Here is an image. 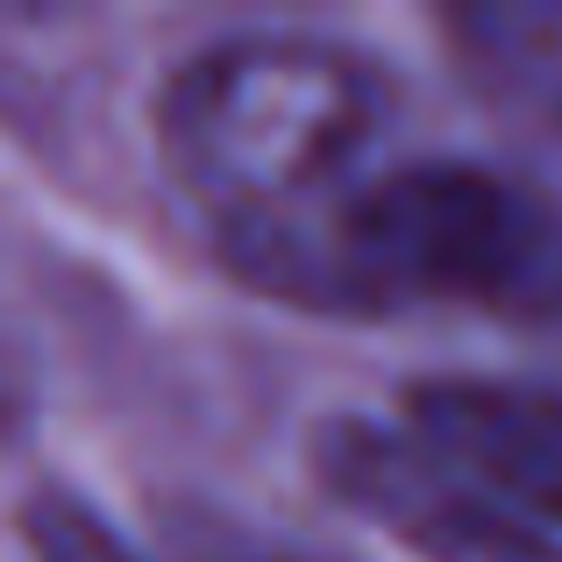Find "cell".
I'll use <instances>...</instances> for the list:
<instances>
[{"label":"cell","instance_id":"6da1fadb","mask_svg":"<svg viewBox=\"0 0 562 562\" xmlns=\"http://www.w3.org/2000/svg\"><path fill=\"white\" fill-rule=\"evenodd\" d=\"M271 300L321 314L470 306L562 321V206L484 165H398L357 179L292 235L228 257Z\"/></svg>","mask_w":562,"mask_h":562},{"label":"cell","instance_id":"7a4b0ae2","mask_svg":"<svg viewBox=\"0 0 562 562\" xmlns=\"http://www.w3.org/2000/svg\"><path fill=\"white\" fill-rule=\"evenodd\" d=\"M384 122L392 86L371 57L314 36H243L200 50L165 86L157 136L221 249L243 257L342 200Z\"/></svg>","mask_w":562,"mask_h":562},{"label":"cell","instance_id":"3957f363","mask_svg":"<svg viewBox=\"0 0 562 562\" xmlns=\"http://www.w3.org/2000/svg\"><path fill=\"white\" fill-rule=\"evenodd\" d=\"M321 477L363 513L392 527L427 562H562V541L527 513L498 506L492 492L463 484L449 463L378 427H328L321 435Z\"/></svg>","mask_w":562,"mask_h":562},{"label":"cell","instance_id":"277c9868","mask_svg":"<svg viewBox=\"0 0 562 562\" xmlns=\"http://www.w3.org/2000/svg\"><path fill=\"white\" fill-rule=\"evenodd\" d=\"M420 449L513 513L562 520V392L520 378H427L406 398Z\"/></svg>","mask_w":562,"mask_h":562},{"label":"cell","instance_id":"5b68a950","mask_svg":"<svg viewBox=\"0 0 562 562\" xmlns=\"http://www.w3.org/2000/svg\"><path fill=\"white\" fill-rule=\"evenodd\" d=\"M22 535H29V555L36 562H143L86 498H71V492H36L29 498Z\"/></svg>","mask_w":562,"mask_h":562},{"label":"cell","instance_id":"8992f818","mask_svg":"<svg viewBox=\"0 0 562 562\" xmlns=\"http://www.w3.org/2000/svg\"><path fill=\"white\" fill-rule=\"evenodd\" d=\"M0 406H8V371H0Z\"/></svg>","mask_w":562,"mask_h":562},{"label":"cell","instance_id":"52a82bcc","mask_svg":"<svg viewBox=\"0 0 562 562\" xmlns=\"http://www.w3.org/2000/svg\"><path fill=\"white\" fill-rule=\"evenodd\" d=\"M285 562H314V555H285Z\"/></svg>","mask_w":562,"mask_h":562}]
</instances>
